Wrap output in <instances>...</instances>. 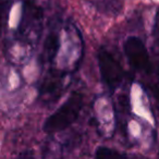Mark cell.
Returning a JSON list of instances; mask_svg holds the SVG:
<instances>
[{
	"instance_id": "cell-1",
	"label": "cell",
	"mask_w": 159,
	"mask_h": 159,
	"mask_svg": "<svg viewBox=\"0 0 159 159\" xmlns=\"http://www.w3.org/2000/svg\"><path fill=\"white\" fill-rule=\"evenodd\" d=\"M84 53V43L81 32L73 23L56 25L45 37L40 52V62L66 74L79 69Z\"/></svg>"
},
{
	"instance_id": "cell-2",
	"label": "cell",
	"mask_w": 159,
	"mask_h": 159,
	"mask_svg": "<svg viewBox=\"0 0 159 159\" xmlns=\"http://www.w3.org/2000/svg\"><path fill=\"white\" fill-rule=\"evenodd\" d=\"M44 29V9L35 0H24L16 32L5 43L8 61L23 64L33 56Z\"/></svg>"
},
{
	"instance_id": "cell-3",
	"label": "cell",
	"mask_w": 159,
	"mask_h": 159,
	"mask_svg": "<svg viewBox=\"0 0 159 159\" xmlns=\"http://www.w3.org/2000/svg\"><path fill=\"white\" fill-rule=\"evenodd\" d=\"M84 106V95L75 91L66 100L50 115L43 124V130L48 134L61 132L72 125L79 118Z\"/></svg>"
},
{
	"instance_id": "cell-4",
	"label": "cell",
	"mask_w": 159,
	"mask_h": 159,
	"mask_svg": "<svg viewBox=\"0 0 159 159\" xmlns=\"http://www.w3.org/2000/svg\"><path fill=\"white\" fill-rule=\"evenodd\" d=\"M97 64L102 82L110 93H115L121 87L125 79V72L122 64L106 47L98 49Z\"/></svg>"
},
{
	"instance_id": "cell-5",
	"label": "cell",
	"mask_w": 159,
	"mask_h": 159,
	"mask_svg": "<svg viewBox=\"0 0 159 159\" xmlns=\"http://www.w3.org/2000/svg\"><path fill=\"white\" fill-rule=\"evenodd\" d=\"M123 51L131 68L139 74H150L155 66L152 62L147 47L137 36H129L123 43Z\"/></svg>"
},
{
	"instance_id": "cell-6",
	"label": "cell",
	"mask_w": 159,
	"mask_h": 159,
	"mask_svg": "<svg viewBox=\"0 0 159 159\" xmlns=\"http://www.w3.org/2000/svg\"><path fill=\"white\" fill-rule=\"evenodd\" d=\"M70 76L71 74L49 69L43 77L38 89L39 98L44 102L57 100L70 85Z\"/></svg>"
},
{
	"instance_id": "cell-7",
	"label": "cell",
	"mask_w": 159,
	"mask_h": 159,
	"mask_svg": "<svg viewBox=\"0 0 159 159\" xmlns=\"http://www.w3.org/2000/svg\"><path fill=\"white\" fill-rule=\"evenodd\" d=\"M99 13L106 16L116 18L124 9L125 0H87Z\"/></svg>"
},
{
	"instance_id": "cell-8",
	"label": "cell",
	"mask_w": 159,
	"mask_h": 159,
	"mask_svg": "<svg viewBox=\"0 0 159 159\" xmlns=\"http://www.w3.org/2000/svg\"><path fill=\"white\" fill-rule=\"evenodd\" d=\"M95 159H130L126 155L121 154L118 150L100 146L95 152Z\"/></svg>"
},
{
	"instance_id": "cell-9",
	"label": "cell",
	"mask_w": 159,
	"mask_h": 159,
	"mask_svg": "<svg viewBox=\"0 0 159 159\" xmlns=\"http://www.w3.org/2000/svg\"><path fill=\"white\" fill-rule=\"evenodd\" d=\"M144 77H146L148 80L147 82L148 89L152 93L154 97L159 102V68L155 66L152 72Z\"/></svg>"
},
{
	"instance_id": "cell-10",
	"label": "cell",
	"mask_w": 159,
	"mask_h": 159,
	"mask_svg": "<svg viewBox=\"0 0 159 159\" xmlns=\"http://www.w3.org/2000/svg\"><path fill=\"white\" fill-rule=\"evenodd\" d=\"M152 49L155 56L159 58V10L155 16V23L152 27Z\"/></svg>"
},
{
	"instance_id": "cell-11",
	"label": "cell",
	"mask_w": 159,
	"mask_h": 159,
	"mask_svg": "<svg viewBox=\"0 0 159 159\" xmlns=\"http://www.w3.org/2000/svg\"><path fill=\"white\" fill-rule=\"evenodd\" d=\"M12 5V0H0V16H1V22H2V29L6 27L9 14L10 8Z\"/></svg>"
},
{
	"instance_id": "cell-12",
	"label": "cell",
	"mask_w": 159,
	"mask_h": 159,
	"mask_svg": "<svg viewBox=\"0 0 159 159\" xmlns=\"http://www.w3.org/2000/svg\"><path fill=\"white\" fill-rule=\"evenodd\" d=\"M14 159H36V158L31 150H24V152H20Z\"/></svg>"
}]
</instances>
